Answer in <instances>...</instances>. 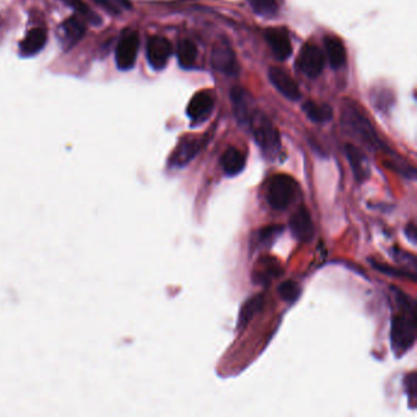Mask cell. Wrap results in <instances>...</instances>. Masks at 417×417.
Returning <instances> with one entry per match:
<instances>
[{
    "label": "cell",
    "instance_id": "1",
    "mask_svg": "<svg viewBox=\"0 0 417 417\" xmlns=\"http://www.w3.org/2000/svg\"><path fill=\"white\" fill-rule=\"evenodd\" d=\"M394 289V288H393ZM401 313L392 318L390 343L395 356H401L411 349L416 339V303L405 294L394 289Z\"/></svg>",
    "mask_w": 417,
    "mask_h": 417
},
{
    "label": "cell",
    "instance_id": "2",
    "mask_svg": "<svg viewBox=\"0 0 417 417\" xmlns=\"http://www.w3.org/2000/svg\"><path fill=\"white\" fill-rule=\"evenodd\" d=\"M343 126L348 131L350 136L358 140L365 146L371 147L375 150L383 148V143L377 136L375 128L372 126L370 120L363 114V111L358 107L348 103L343 111Z\"/></svg>",
    "mask_w": 417,
    "mask_h": 417
},
{
    "label": "cell",
    "instance_id": "3",
    "mask_svg": "<svg viewBox=\"0 0 417 417\" xmlns=\"http://www.w3.org/2000/svg\"><path fill=\"white\" fill-rule=\"evenodd\" d=\"M251 125L253 138L262 152L270 158H274L280 150V138L278 130L272 124L271 120L266 115L256 111L250 115L248 120Z\"/></svg>",
    "mask_w": 417,
    "mask_h": 417
},
{
    "label": "cell",
    "instance_id": "4",
    "mask_svg": "<svg viewBox=\"0 0 417 417\" xmlns=\"http://www.w3.org/2000/svg\"><path fill=\"white\" fill-rule=\"evenodd\" d=\"M296 190L298 183L291 176L285 174L274 175L267 186V202L273 210H285L295 198Z\"/></svg>",
    "mask_w": 417,
    "mask_h": 417
},
{
    "label": "cell",
    "instance_id": "5",
    "mask_svg": "<svg viewBox=\"0 0 417 417\" xmlns=\"http://www.w3.org/2000/svg\"><path fill=\"white\" fill-rule=\"evenodd\" d=\"M325 54L316 44L308 43L303 47L298 58V66L301 73H305L308 78H317L325 69Z\"/></svg>",
    "mask_w": 417,
    "mask_h": 417
},
{
    "label": "cell",
    "instance_id": "6",
    "mask_svg": "<svg viewBox=\"0 0 417 417\" xmlns=\"http://www.w3.org/2000/svg\"><path fill=\"white\" fill-rule=\"evenodd\" d=\"M138 48H140V37L135 31L125 33L120 40L115 51V61L120 70L133 69L138 59Z\"/></svg>",
    "mask_w": 417,
    "mask_h": 417
},
{
    "label": "cell",
    "instance_id": "7",
    "mask_svg": "<svg viewBox=\"0 0 417 417\" xmlns=\"http://www.w3.org/2000/svg\"><path fill=\"white\" fill-rule=\"evenodd\" d=\"M86 31L87 28H86V23H83V18H78V15L70 16L58 28L60 44L65 51H69L83 40V36L86 35Z\"/></svg>",
    "mask_w": 417,
    "mask_h": 417
},
{
    "label": "cell",
    "instance_id": "8",
    "mask_svg": "<svg viewBox=\"0 0 417 417\" xmlns=\"http://www.w3.org/2000/svg\"><path fill=\"white\" fill-rule=\"evenodd\" d=\"M173 53L170 42L162 36H153L147 43V60L152 69H164Z\"/></svg>",
    "mask_w": 417,
    "mask_h": 417
},
{
    "label": "cell",
    "instance_id": "9",
    "mask_svg": "<svg viewBox=\"0 0 417 417\" xmlns=\"http://www.w3.org/2000/svg\"><path fill=\"white\" fill-rule=\"evenodd\" d=\"M290 230L300 243L311 241L315 235V225L306 207H300L290 218Z\"/></svg>",
    "mask_w": 417,
    "mask_h": 417
},
{
    "label": "cell",
    "instance_id": "10",
    "mask_svg": "<svg viewBox=\"0 0 417 417\" xmlns=\"http://www.w3.org/2000/svg\"><path fill=\"white\" fill-rule=\"evenodd\" d=\"M266 41L271 47L272 53L278 60L289 58L293 52V46L290 42L289 33L282 28H268L266 32Z\"/></svg>",
    "mask_w": 417,
    "mask_h": 417
},
{
    "label": "cell",
    "instance_id": "11",
    "mask_svg": "<svg viewBox=\"0 0 417 417\" xmlns=\"http://www.w3.org/2000/svg\"><path fill=\"white\" fill-rule=\"evenodd\" d=\"M268 76L272 85L290 101H298L301 98V92L298 83H295V80L290 76L289 73H285L284 70L271 68Z\"/></svg>",
    "mask_w": 417,
    "mask_h": 417
},
{
    "label": "cell",
    "instance_id": "12",
    "mask_svg": "<svg viewBox=\"0 0 417 417\" xmlns=\"http://www.w3.org/2000/svg\"><path fill=\"white\" fill-rule=\"evenodd\" d=\"M214 106V97L211 91H200L193 95V98L188 102V118L193 121H202L211 114Z\"/></svg>",
    "mask_w": 417,
    "mask_h": 417
},
{
    "label": "cell",
    "instance_id": "13",
    "mask_svg": "<svg viewBox=\"0 0 417 417\" xmlns=\"http://www.w3.org/2000/svg\"><path fill=\"white\" fill-rule=\"evenodd\" d=\"M212 65L214 69L226 75H235L238 73V64L234 52L230 47L220 44L212 52Z\"/></svg>",
    "mask_w": 417,
    "mask_h": 417
},
{
    "label": "cell",
    "instance_id": "14",
    "mask_svg": "<svg viewBox=\"0 0 417 417\" xmlns=\"http://www.w3.org/2000/svg\"><path fill=\"white\" fill-rule=\"evenodd\" d=\"M345 151H346L349 163L351 165V169L355 175V179L358 180V183H363L365 180L368 179L370 163H368L365 153L353 145H346Z\"/></svg>",
    "mask_w": 417,
    "mask_h": 417
},
{
    "label": "cell",
    "instance_id": "15",
    "mask_svg": "<svg viewBox=\"0 0 417 417\" xmlns=\"http://www.w3.org/2000/svg\"><path fill=\"white\" fill-rule=\"evenodd\" d=\"M46 43V30H43L41 28H32L31 31H28L26 37L20 43V47H18L20 55H23L25 58L35 56V55L38 54L44 48Z\"/></svg>",
    "mask_w": 417,
    "mask_h": 417
},
{
    "label": "cell",
    "instance_id": "16",
    "mask_svg": "<svg viewBox=\"0 0 417 417\" xmlns=\"http://www.w3.org/2000/svg\"><path fill=\"white\" fill-rule=\"evenodd\" d=\"M280 273H282V267L278 261H275L271 257H263L257 263L255 272H253V279L258 284H268Z\"/></svg>",
    "mask_w": 417,
    "mask_h": 417
},
{
    "label": "cell",
    "instance_id": "17",
    "mask_svg": "<svg viewBox=\"0 0 417 417\" xmlns=\"http://www.w3.org/2000/svg\"><path fill=\"white\" fill-rule=\"evenodd\" d=\"M327 56L333 69H340L346 63V49L344 43L335 36H327L325 38Z\"/></svg>",
    "mask_w": 417,
    "mask_h": 417
},
{
    "label": "cell",
    "instance_id": "18",
    "mask_svg": "<svg viewBox=\"0 0 417 417\" xmlns=\"http://www.w3.org/2000/svg\"><path fill=\"white\" fill-rule=\"evenodd\" d=\"M220 163H222V168L224 170L225 174L235 176V175L240 174L245 168L246 157L243 152L238 151V148L230 147L222 156Z\"/></svg>",
    "mask_w": 417,
    "mask_h": 417
},
{
    "label": "cell",
    "instance_id": "19",
    "mask_svg": "<svg viewBox=\"0 0 417 417\" xmlns=\"http://www.w3.org/2000/svg\"><path fill=\"white\" fill-rule=\"evenodd\" d=\"M265 306V296L262 294L255 295L253 298H248L246 303H243V308L240 310L238 315V330H243L248 326L253 317L258 315L263 310Z\"/></svg>",
    "mask_w": 417,
    "mask_h": 417
},
{
    "label": "cell",
    "instance_id": "20",
    "mask_svg": "<svg viewBox=\"0 0 417 417\" xmlns=\"http://www.w3.org/2000/svg\"><path fill=\"white\" fill-rule=\"evenodd\" d=\"M201 148V143L198 140H186L180 143L178 150L173 155V164L178 167L188 164V162L193 159V157L198 155Z\"/></svg>",
    "mask_w": 417,
    "mask_h": 417
},
{
    "label": "cell",
    "instance_id": "21",
    "mask_svg": "<svg viewBox=\"0 0 417 417\" xmlns=\"http://www.w3.org/2000/svg\"><path fill=\"white\" fill-rule=\"evenodd\" d=\"M305 114L308 118L315 123H327L333 118V110L330 106L323 104V103H316V102L308 101L303 106Z\"/></svg>",
    "mask_w": 417,
    "mask_h": 417
},
{
    "label": "cell",
    "instance_id": "22",
    "mask_svg": "<svg viewBox=\"0 0 417 417\" xmlns=\"http://www.w3.org/2000/svg\"><path fill=\"white\" fill-rule=\"evenodd\" d=\"M198 47L193 41L181 40L179 42L178 49H176V55H178L179 64L185 69L193 68L195 61L198 59Z\"/></svg>",
    "mask_w": 417,
    "mask_h": 417
},
{
    "label": "cell",
    "instance_id": "23",
    "mask_svg": "<svg viewBox=\"0 0 417 417\" xmlns=\"http://www.w3.org/2000/svg\"><path fill=\"white\" fill-rule=\"evenodd\" d=\"M248 1L253 11L263 18H273L279 11V0H248Z\"/></svg>",
    "mask_w": 417,
    "mask_h": 417
},
{
    "label": "cell",
    "instance_id": "24",
    "mask_svg": "<svg viewBox=\"0 0 417 417\" xmlns=\"http://www.w3.org/2000/svg\"><path fill=\"white\" fill-rule=\"evenodd\" d=\"M65 4L69 5L70 8H73L78 14H80L81 18H85L86 21L92 23V25H101V16L92 11L91 8L88 6L83 0H63Z\"/></svg>",
    "mask_w": 417,
    "mask_h": 417
},
{
    "label": "cell",
    "instance_id": "25",
    "mask_svg": "<svg viewBox=\"0 0 417 417\" xmlns=\"http://www.w3.org/2000/svg\"><path fill=\"white\" fill-rule=\"evenodd\" d=\"M278 293H279L280 298L286 303H294L300 296V286L293 280H286L279 285Z\"/></svg>",
    "mask_w": 417,
    "mask_h": 417
},
{
    "label": "cell",
    "instance_id": "26",
    "mask_svg": "<svg viewBox=\"0 0 417 417\" xmlns=\"http://www.w3.org/2000/svg\"><path fill=\"white\" fill-rule=\"evenodd\" d=\"M93 1L110 14H120L121 10L131 8L130 0H93Z\"/></svg>",
    "mask_w": 417,
    "mask_h": 417
},
{
    "label": "cell",
    "instance_id": "27",
    "mask_svg": "<svg viewBox=\"0 0 417 417\" xmlns=\"http://www.w3.org/2000/svg\"><path fill=\"white\" fill-rule=\"evenodd\" d=\"M283 226L279 225H272V226H267L263 229L260 230V234H258V241L261 243H270V241L274 240L275 236L282 233Z\"/></svg>",
    "mask_w": 417,
    "mask_h": 417
},
{
    "label": "cell",
    "instance_id": "28",
    "mask_svg": "<svg viewBox=\"0 0 417 417\" xmlns=\"http://www.w3.org/2000/svg\"><path fill=\"white\" fill-rule=\"evenodd\" d=\"M405 390L408 394L409 399L411 400L413 405H415L417 397V378L416 373H411L405 378Z\"/></svg>",
    "mask_w": 417,
    "mask_h": 417
},
{
    "label": "cell",
    "instance_id": "29",
    "mask_svg": "<svg viewBox=\"0 0 417 417\" xmlns=\"http://www.w3.org/2000/svg\"><path fill=\"white\" fill-rule=\"evenodd\" d=\"M375 267L378 271L385 273V274L394 275V277H400V278H411V279L415 280V275L410 274L409 272L400 271V270H397L393 267L381 266V265H376Z\"/></svg>",
    "mask_w": 417,
    "mask_h": 417
},
{
    "label": "cell",
    "instance_id": "30",
    "mask_svg": "<svg viewBox=\"0 0 417 417\" xmlns=\"http://www.w3.org/2000/svg\"><path fill=\"white\" fill-rule=\"evenodd\" d=\"M405 234L408 236L409 240L411 241L413 243H416L417 240V235H416V225L415 223H410V224L406 226V229H405Z\"/></svg>",
    "mask_w": 417,
    "mask_h": 417
}]
</instances>
